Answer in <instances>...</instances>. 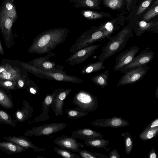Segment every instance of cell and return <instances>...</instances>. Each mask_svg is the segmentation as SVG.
<instances>
[{"mask_svg": "<svg viewBox=\"0 0 158 158\" xmlns=\"http://www.w3.org/2000/svg\"><path fill=\"white\" fill-rule=\"evenodd\" d=\"M155 96L156 98L157 99L158 98V86L156 89V92H155Z\"/></svg>", "mask_w": 158, "mask_h": 158, "instance_id": "46", "label": "cell"}, {"mask_svg": "<svg viewBox=\"0 0 158 158\" xmlns=\"http://www.w3.org/2000/svg\"><path fill=\"white\" fill-rule=\"evenodd\" d=\"M109 158H120V155L116 149H114L110 152Z\"/></svg>", "mask_w": 158, "mask_h": 158, "instance_id": "42", "label": "cell"}, {"mask_svg": "<svg viewBox=\"0 0 158 158\" xmlns=\"http://www.w3.org/2000/svg\"><path fill=\"white\" fill-rule=\"evenodd\" d=\"M0 104L7 109H11L13 107V100L3 90L0 89Z\"/></svg>", "mask_w": 158, "mask_h": 158, "instance_id": "27", "label": "cell"}, {"mask_svg": "<svg viewBox=\"0 0 158 158\" xmlns=\"http://www.w3.org/2000/svg\"><path fill=\"white\" fill-rule=\"evenodd\" d=\"M27 73L20 61L5 59L0 63V80H8L16 81L21 77L28 76Z\"/></svg>", "mask_w": 158, "mask_h": 158, "instance_id": "5", "label": "cell"}, {"mask_svg": "<svg viewBox=\"0 0 158 158\" xmlns=\"http://www.w3.org/2000/svg\"><path fill=\"white\" fill-rule=\"evenodd\" d=\"M99 0H78L76 2V7H85L92 9L99 7Z\"/></svg>", "mask_w": 158, "mask_h": 158, "instance_id": "28", "label": "cell"}, {"mask_svg": "<svg viewBox=\"0 0 158 158\" xmlns=\"http://www.w3.org/2000/svg\"><path fill=\"white\" fill-rule=\"evenodd\" d=\"M140 49L139 47L135 46L130 47L118 54L115 59V63L113 68L114 70L121 72L132 61Z\"/></svg>", "mask_w": 158, "mask_h": 158, "instance_id": "10", "label": "cell"}, {"mask_svg": "<svg viewBox=\"0 0 158 158\" xmlns=\"http://www.w3.org/2000/svg\"><path fill=\"white\" fill-rule=\"evenodd\" d=\"M152 0H145L143 2L137 10L136 15H139L142 14L149 6Z\"/></svg>", "mask_w": 158, "mask_h": 158, "instance_id": "39", "label": "cell"}, {"mask_svg": "<svg viewBox=\"0 0 158 158\" xmlns=\"http://www.w3.org/2000/svg\"><path fill=\"white\" fill-rule=\"evenodd\" d=\"M133 28V31L137 36H140L146 31L158 32L157 25L152 23H147L144 20L140 21L138 25Z\"/></svg>", "mask_w": 158, "mask_h": 158, "instance_id": "21", "label": "cell"}, {"mask_svg": "<svg viewBox=\"0 0 158 158\" xmlns=\"http://www.w3.org/2000/svg\"><path fill=\"white\" fill-rule=\"evenodd\" d=\"M33 110V108L28 102L24 100L23 101V106L21 110H18L15 113L16 119L20 122H23L27 120L31 116Z\"/></svg>", "mask_w": 158, "mask_h": 158, "instance_id": "20", "label": "cell"}, {"mask_svg": "<svg viewBox=\"0 0 158 158\" xmlns=\"http://www.w3.org/2000/svg\"><path fill=\"white\" fill-rule=\"evenodd\" d=\"M155 54L154 52L147 47L138 55L135 56L132 61L127 65L121 72L125 73L128 70L135 68L146 65L153 59Z\"/></svg>", "mask_w": 158, "mask_h": 158, "instance_id": "11", "label": "cell"}, {"mask_svg": "<svg viewBox=\"0 0 158 158\" xmlns=\"http://www.w3.org/2000/svg\"><path fill=\"white\" fill-rule=\"evenodd\" d=\"M158 14V6H156L151 8V9L148 11L144 15L143 17V19L144 21H148L152 18L155 17Z\"/></svg>", "mask_w": 158, "mask_h": 158, "instance_id": "37", "label": "cell"}, {"mask_svg": "<svg viewBox=\"0 0 158 158\" xmlns=\"http://www.w3.org/2000/svg\"><path fill=\"white\" fill-rule=\"evenodd\" d=\"M158 133V127L148 130H143L139 135L142 140H147L155 137Z\"/></svg>", "mask_w": 158, "mask_h": 158, "instance_id": "30", "label": "cell"}, {"mask_svg": "<svg viewBox=\"0 0 158 158\" xmlns=\"http://www.w3.org/2000/svg\"><path fill=\"white\" fill-rule=\"evenodd\" d=\"M78 152L81 157L83 158H102L103 157L102 154L93 153L85 149H81Z\"/></svg>", "mask_w": 158, "mask_h": 158, "instance_id": "34", "label": "cell"}, {"mask_svg": "<svg viewBox=\"0 0 158 158\" xmlns=\"http://www.w3.org/2000/svg\"><path fill=\"white\" fill-rule=\"evenodd\" d=\"M0 150L10 155L23 152L26 149L14 143L7 141L0 142Z\"/></svg>", "mask_w": 158, "mask_h": 158, "instance_id": "22", "label": "cell"}, {"mask_svg": "<svg viewBox=\"0 0 158 158\" xmlns=\"http://www.w3.org/2000/svg\"><path fill=\"white\" fill-rule=\"evenodd\" d=\"M16 120L11 115L5 111L0 110V124L10 125L15 127L17 125Z\"/></svg>", "mask_w": 158, "mask_h": 158, "instance_id": "29", "label": "cell"}, {"mask_svg": "<svg viewBox=\"0 0 158 158\" xmlns=\"http://www.w3.org/2000/svg\"><path fill=\"white\" fill-rule=\"evenodd\" d=\"M150 68V66L146 65L128 70L120 78L117 86L132 84L139 81L146 75Z\"/></svg>", "mask_w": 158, "mask_h": 158, "instance_id": "9", "label": "cell"}, {"mask_svg": "<svg viewBox=\"0 0 158 158\" xmlns=\"http://www.w3.org/2000/svg\"><path fill=\"white\" fill-rule=\"evenodd\" d=\"M64 123H50L44 125L33 127L26 131L24 133L25 136H47L63 130L66 127Z\"/></svg>", "mask_w": 158, "mask_h": 158, "instance_id": "8", "label": "cell"}, {"mask_svg": "<svg viewBox=\"0 0 158 158\" xmlns=\"http://www.w3.org/2000/svg\"><path fill=\"white\" fill-rule=\"evenodd\" d=\"M104 61L99 60L85 66L81 71V74H87L100 71L105 68Z\"/></svg>", "mask_w": 158, "mask_h": 158, "instance_id": "24", "label": "cell"}, {"mask_svg": "<svg viewBox=\"0 0 158 158\" xmlns=\"http://www.w3.org/2000/svg\"><path fill=\"white\" fill-rule=\"evenodd\" d=\"M0 54L2 55H4V52L3 49V48L0 40Z\"/></svg>", "mask_w": 158, "mask_h": 158, "instance_id": "45", "label": "cell"}, {"mask_svg": "<svg viewBox=\"0 0 158 158\" xmlns=\"http://www.w3.org/2000/svg\"><path fill=\"white\" fill-rule=\"evenodd\" d=\"M148 157L150 158H157V156L155 148H152L149 153Z\"/></svg>", "mask_w": 158, "mask_h": 158, "instance_id": "43", "label": "cell"}, {"mask_svg": "<svg viewBox=\"0 0 158 158\" xmlns=\"http://www.w3.org/2000/svg\"><path fill=\"white\" fill-rule=\"evenodd\" d=\"M84 143L87 146L98 149H106L110 143L108 140L102 138L94 139L85 141Z\"/></svg>", "mask_w": 158, "mask_h": 158, "instance_id": "25", "label": "cell"}, {"mask_svg": "<svg viewBox=\"0 0 158 158\" xmlns=\"http://www.w3.org/2000/svg\"><path fill=\"white\" fill-rule=\"evenodd\" d=\"M100 46L99 44L90 45L83 48L73 53L65 61L70 65H74L81 63L91 56Z\"/></svg>", "mask_w": 158, "mask_h": 158, "instance_id": "12", "label": "cell"}, {"mask_svg": "<svg viewBox=\"0 0 158 158\" xmlns=\"http://www.w3.org/2000/svg\"><path fill=\"white\" fill-rule=\"evenodd\" d=\"M68 118L71 119H78L86 116L88 114V112L79 107L74 109H69L65 110Z\"/></svg>", "mask_w": 158, "mask_h": 158, "instance_id": "26", "label": "cell"}, {"mask_svg": "<svg viewBox=\"0 0 158 158\" xmlns=\"http://www.w3.org/2000/svg\"><path fill=\"white\" fill-rule=\"evenodd\" d=\"M110 70H106L102 73L92 77L91 81L96 85L103 88L107 86Z\"/></svg>", "mask_w": 158, "mask_h": 158, "instance_id": "23", "label": "cell"}, {"mask_svg": "<svg viewBox=\"0 0 158 158\" xmlns=\"http://www.w3.org/2000/svg\"><path fill=\"white\" fill-rule=\"evenodd\" d=\"M56 54L53 53H48L44 56L40 57L34 59L30 61L28 63L34 66L41 69L49 70L55 67L56 63L50 60V58L55 56Z\"/></svg>", "mask_w": 158, "mask_h": 158, "instance_id": "17", "label": "cell"}, {"mask_svg": "<svg viewBox=\"0 0 158 158\" xmlns=\"http://www.w3.org/2000/svg\"><path fill=\"white\" fill-rule=\"evenodd\" d=\"M71 2H76L78 0H69Z\"/></svg>", "mask_w": 158, "mask_h": 158, "instance_id": "47", "label": "cell"}, {"mask_svg": "<svg viewBox=\"0 0 158 158\" xmlns=\"http://www.w3.org/2000/svg\"><path fill=\"white\" fill-rule=\"evenodd\" d=\"M17 18L13 0H4L0 7V30L8 50L15 44L12 27Z\"/></svg>", "mask_w": 158, "mask_h": 158, "instance_id": "2", "label": "cell"}, {"mask_svg": "<svg viewBox=\"0 0 158 158\" xmlns=\"http://www.w3.org/2000/svg\"><path fill=\"white\" fill-rule=\"evenodd\" d=\"M69 31L67 28H59L43 32L34 38L27 52L40 55L52 53V50L65 41Z\"/></svg>", "mask_w": 158, "mask_h": 158, "instance_id": "1", "label": "cell"}, {"mask_svg": "<svg viewBox=\"0 0 158 158\" xmlns=\"http://www.w3.org/2000/svg\"><path fill=\"white\" fill-rule=\"evenodd\" d=\"M158 127V118H157L150 123L144 130H148Z\"/></svg>", "mask_w": 158, "mask_h": 158, "instance_id": "41", "label": "cell"}, {"mask_svg": "<svg viewBox=\"0 0 158 158\" xmlns=\"http://www.w3.org/2000/svg\"><path fill=\"white\" fill-rule=\"evenodd\" d=\"M90 124L100 127L119 128L128 126L129 123L121 117L114 116L110 118L99 119L92 122Z\"/></svg>", "mask_w": 158, "mask_h": 158, "instance_id": "15", "label": "cell"}, {"mask_svg": "<svg viewBox=\"0 0 158 158\" xmlns=\"http://www.w3.org/2000/svg\"><path fill=\"white\" fill-rule=\"evenodd\" d=\"M54 149L56 153L60 156L65 158H80L81 156L70 151L61 148L54 147Z\"/></svg>", "mask_w": 158, "mask_h": 158, "instance_id": "32", "label": "cell"}, {"mask_svg": "<svg viewBox=\"0 0 158 158\" xmlns=\"http://www.w3.org/2000/svg\"><path fill=\"white\" fill-rule=\"evenodd\" d=\"M0 87L8 89H17L16 81L8 80H1Z\"/></svg>", "mask_w": 158, "mask_h": 158, "instance_id": "35", "label": "cell"}, {"mask_svg": "<svg viewBox=\"0 0 158 158\" xmlns=\"http://www.w3.org/2000/svg\"><path fill=\"white\" fill-rule=\"evenodd\" d=\"M64 89L61 88L57 89L51 94H47L42 102V113L30 121L28 122V124H30L32 122L39 123L40 122H44L50 118V117L48 114L49 108L57 94Z\"/></svg>", "mask_w": 158, "mask_h": 158, "instance_id": "13", "label": "cell"}, {"mask_svg": "<svg viewBox=\"0 0 158 158\" xmlns=\"http://www.w3.org/2000/svg\"><path fill=\"white\" fill-rule=\"evenodd\" d=\"M27 88L29 92L33 94H36L39 90L38 86L30 80H29Z\"/></svg>", "mask_w": 158, "mask_h": 158, "instance_id": "40", "label": "cell"}, {"mask_svg": "<svg viewBox=\"0 0 158 158\" xmlns=\"http://www.w3.org/2000/svg\"><path fill=\"white\" fill-rule=\"evenodd\" d=\"M2 138L7 141L14 143L26 148V149L29 148H32L35 152H40L44 151L46 150L44 148H40L35 145L31 141L24 136H9L3 137Z\"/></svg>", "mask_w": 158, "mask_h": 158, "instance_id": "18", "label": "cell"}, {"mask_svg": "<svg viewBox=\"0 0 158 158\" xmlns=\"http://www.w3.org/2000/svg\"><path fill=\"white\" fill-rule=\"evenodd\" d=\"M29 80L28 76L22 77L16 81L17 89H26L27 88Z\"/></svg>", "mask_w": 158, "mask_h": 158, "instance_id": "36", "label": "cell"}, {"mask_svg": "<svg viewBox=\"0 0 158 158\" xmlns=\"http://www.w3.org/2000/svg\"><path fill=\"white\" fill-rule=\"evenodd\" d=\"M127 8L129 10L130 6H131L133 0H127Z\"/></svg>", "mask_w": 158, "mask_h": 158, "instance_id": "44", "label": "cell"}, {"mask_svg": "<svg viewBox=\"0 0 158 158\" xmlns=\"http://www.w3.org/2000/svg\"><path fill=\"white\" fill-rule=\"evenodd\" d=\"M71 103L88 112L94 111L98 108L97 97L82 90H79L74 95Z\"/></svg>", "mask_w": 158, "mask_h": 158, "instance_id": "7", "label": "cell"}, {"mask_svg": "<svg viewBox=\"0 0 158 158\" xmlns=\"http://www.w3.org/2000/svg\"><path fill=\"white\" fill-rule=\"evenodd\" d=\"M122 135L123 138L126 153L127 154L129 155L133 148L132 139L128 131L122 133Z\"/></svg>", "mask_w": 158, "mask_h": 158, "instance_id": "31", "label": "cell"}, {"mask_svg": "<svg viewBox=\"0 0 158 158\" xmlns=\"http://www.w3.org/2000/svg\"><path fill=\"white\" fill-rule=\"evenodd\" d=\"M82 15L84 18L94 20L101 18L106 15V14H101L97 12L90 10H83L81 12Z\"/></svg>", "mask_w": 158, "mask_h": 158, "instance_id": "33", "label": "cell"}, {"mask_svg": "<svg viewBox=\"0 0 158 158\" xmlns=\"http://www.w3.org/2000/svg\"><path fill=\"white\" fill-rule=\"evenodd\" d=\"M132 28L126 27L116 35L111 36L102 48V52L98 56L99 60L104 61L124 49L127 41L133 35Z\"/></svg>", "mask_w": 158, "mask_h": 158, "instance_id": "4", "label": "cell"}, {"mask_svg": "<svg viewBox=\"0 0 158 158\" xmlns=\"http://www.w3.org/2000/svg\"><path fill=\"white\" fill-rule=\"evenodd\" d=\"M123 0H105V3L109 7L116 9L121 6Z\"/></svg>", "mask_w": 158, "mask_h": 158, "instance_id": "38", "label": "cell"}, {"mask_svg": "<svg viewBox=\"0 0 158 158\" xmlns=\"http://www.w3.org/2000/svg\"><path fill=\"white\" fill-rule=\"evenodd\" d=\"M23 67L27 72L32 73L34 75L42 79H46L49 80H53L62 82H67L74 83H81L83 80L81 78L67 74L63 70V67L60 65L58 68V65L56 69L45 70L40 69L34 66L21 61Z\"/></svg>", "mask_w": 158, "mask_h": 158, "instance_id": "3", "label": "cell"}, {"mask_svg": "<svg viewBox=\"0 0 158 158\" xmlns=\"http://www.w3.org/2000/svg\"><path fill=\"white\" fill-rule=\"evenodd\" d=\"M106 38L105 33L99 27H93L81 34L72 45L69 53H74L81 49L91 45L95 42L101 41Z\"/></svg>", "mask_w": 158, "mask_h": 158, "instance_id": "6", "label": "cell"}, {"mask_svg": "<svg viewBox=\"0 0 158 158\" xmlns=\"http://www.w3.org/2000/svg\"><path fill=\"white\" fill-rule=\"evenodd\" d=\"M53 142L61 148L74 152H78L80 148L85 146L83 144L78 142L73 136L63 135L54 139Z\"/></svg>", "mask_w": 158, "mask_h": 158, "instance_id": "14", "label": "cell"}, {"mask_svg": "<svg viewBox=\"0 0 158 158\" xmlns=\"http://www.w3.org/2000/svg\"><path fill=\"white\" fill-rule=\"evenodd\" d=\"M72 91L71 89H64L60 92L54 98L50 107L56 116L63 115L64 100Z\"/></svg>", "mask_w": 158, "mask_h": 158, "instance_id": "16", "label": "cell"}, {"mask_svg": "<svg viewBox=\"0 0 158 158\" xmlns=\"http://www.w3.org/2000/svg\"><path fill=\"white\" fill-rule=\"evenodd\" d=\"M72 136L76 138L86 141L94 139H100L104 136L101 133L89 128H84L74 131Z\"/></svg>", "mask_w": 158, "mask_h": 158, "instance_id": "19", "label": "cell"}]
</instances>
